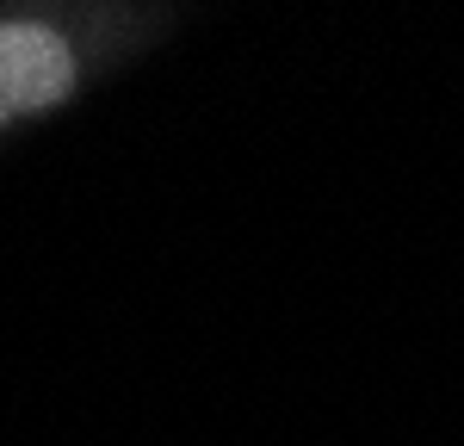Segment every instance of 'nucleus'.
<instances>
[{
  "label": "nucleus",
  "mask_w": 464,
  "mask_h": 446,
  "mask_svg": "<svg viewBox=\"0 0 464 446\" xmlns=\"http://www.w3.org/2000/svg\"><path fill=\"white\" fill-rule=\"evenodd\" d=\"M69 93H74V50L63 44V32H50L37 19H6L0 25V124L63 106Z\"/></svg>",
  "instance_id": "f257e3e1"
}]
</instances>
